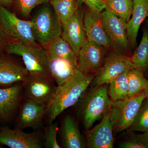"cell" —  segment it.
Returning a JSON list of instances; mask_svg holds the SVG:
<instances>
[{"instance_id": "26", "label": "cell", "mask_w": 148, "mask_h": 148, "mask_svg": "<svg viewBox=\"0 0 148 148\" xmlns=\"http://www.w3.org/2000/svg\"><path fill=\"white\" fill-rule=\"evenodd\" d=\"M106 9L128 22L132 15L133 0H106Z\"/></svg>"}, {"instance_id": "12", "label": "cell", "mask_w": 148, "mask_h": 148, "mask_svg": "<svg viewBox=\"0 0 148 148\" xmlns=\"http://www.w3.org/2000/svg\"><path fill=\"white\" fill-rule=\"evenodd\" d=\"M61 37L71 46L78 56L86 39L84 24V9L79 7L77 12L62 25Z\"/></svg>"}, {"instance_id": "28", "label": "cell", "mask_w": 148, "mask_h": 148, "mask_svg": "<svg viewBox=\"0 0 148 148\" xmlns=\"http://www.w3.org/2000/svg\"><path fill=\"white\" fill-rule=\"evenodd\" d=\"M127 132H148V98L143 101L135 120Z\"/></svg>"}, {"instance_id": "6", "label": "cell", "mask_w": 148, "mask_h": 148, "mask_svg": "<svg viewBox=\"0 0 148 148\" xmlns=\"http://www.w3.org/2000/svg\"><path fill=\"white\" fill-rule=\"evenodd\" d=\"M0 28L4 34L14 41L32 46H40L33 34L31 21L20 19L2 5H0Z\"/></svg>"}, {"instance_id": "11", "label": "cell", "mask_w": 148, "mask_h": 148, "mask_svg": "<svg viewBox=\"0 0 148 148\" xmlns=\"http://www.w3.org/2000/svg\"><path fill=\"white\" fill-rule=\"evenodd\" d=\"M43 135L40 130L27 133L22 129L0 127V144L11 148H41Z\"/></svg>"}, {"instance_id": "35", "label": "cell", "mask_w": 148, "mask_h": 148, "mask_svg": "<svg viewBox=\"0 0 148 148\" xmlns=\"http://www.w3.org/2000/svg\"><path fill=\"white\" fill-rule=\"evenodd\" d=\"M147 74L148 76V71L147 72Z\"/></svg>"}, {"instance_id": "18", "label": "cell", "mask_w": 148, "mask_h": 148, "mask_svg": "<svg viewBox=\"0 0 148 148\" xmlns=\"http://www.w3.org/2000/svg\"><path fill=\"white\" fill-rule=\"evenodd\" d=\"M23 88L22 82L0 88V119H8L13 114L19 105Z\"/></svg>"}, {"instance_id": "21", "label": "cell", "mask_w": 148, "mask_h": 148, "mask_svg": "<svg viewBox=\"0 0 148 148\" xmlns=\"http://www.w3.org/2000/svg\"><path fill=\"white\" fill-rule=\"evenodd\" d=\"M49 67L50 76L57 86L70 79L77 69L69 61L60 58L49 59Z\"/></svg>"}, {"instance_id": "13", "label": "cell", "mask_w": 148, "mask_h": 148, "mask_svg": "<svg viewBox=\"0 0 148 148\" xmlns=\"http://www.w3.org/2000/svg\"><path fill=\"white\" fill-rule=\"evenodd\" d=\"M84 24L88 41L112 50L110 42L103 27L101 13L93 11L86 7L84 9Z\"/></svg>"}, {"instance_id": "33", "label": "cell", "mask_w": 148, "mask_h": 148, "mask_svg": "<svg viewBox=\"0 0 148 148\" xmlns=\"http://www.w3.org/2000/svg\"><path fill=\"white\" fill-rule=\"evenodd\" d=\"M2 32V31L1 30V28H0V42L2 41L4 39V34Z\"/></svg>"}, {"instance_id": "32", "label": "cell", "mask_w": 148, "mask_h": 148, "mask_svg": "<svg viewBox=\"0 0 148 148\" xmlns=\"http://www.w3.org/2000/svg\"><path fill=\"white\" fill-rule=\"evenodd\" d=\"M14 0H0V5L3 6L5 7L10 6L13 3Z\"/></svg>"}, {"instance_id": "36", "label": "cell", "mask_w": 148, "mask_h": 148, "mask_svg": "<svg viewBox=\"0 0 148 148\" xmlns=\"http://www.w3.org/2000/svg\"><path fill=\"white\" fill-rule=\"evenodd\" d=\"M147 25L148 26V21H147Z\"/></svg>"}, {"instance_id": "23", "label": "cell", "mask_w": 148, "mask_h": 148, "mask_svg": "<svg viewBox=\"0 0 148 148\" xmlns=\"http://www.w3.org/2000/svg\"><path fill=\"white\" fill-rule=\"evenodd\" d=\"M49 3L62 25L73 16L79 8L77 0H49Z\"/></svg>"}, {"instance_id": "3", "label": "cell", "mask_w": 148, "mask_h": 148, "mask_svg": "<svg viewBox=\"0 0 148 148\" xmlns=\"http://www.w3.org/2000/svg\"><path fill=\"white\" fill-rule=\"evenodd\" d=\"M5 49L9 54L21 56L29 75L51 78L49 67V59L45 48L13 41L8 44Z\"/></svg>"}, {"instance_id": "27", "label": "cell", "mask_w": 148, "mask_h": 148, "mask_svg": "<svg viewBox=\"0 0 148 148\" xmlns=\"http://www.w3.org/2000/svg\"><path fill=\"white\" fill-rule=\"evenodd\" d=\"M127 135L119 143L121 148H148V132H127Z\"/></svg>"}, {"instance_id": "25", "label": "cell", "mask_w": 148, "mask_h": 148, "mask_svg": "<svg viewBox=\"0 0 148 148\" xmlns=\"http://www.w3.org/2000/svg\"><path fill=\"white\" fill-rule=\"evenodd\" d=\"M127 83L129 97H132L147 87L148 79L144 73L132 67L127 73Z\"/></svg>"}, {"instance_id": "5", "label": "cell", "mask_w": 148, "mask_h": 148, "mask_svg": "<svg viewBox=\"0 0 148 148\" xmlns=\"http://www.w3.org/2000/svg\"><path fill=\"white\" fill-rule=\"evenodd\" d=\"M146 98L142 91L134 97L112 101L108 112L114 132L119 133L130 127Z\"/></svg>"}, {"instance_id": "30", "label": "cell", "mask_w": 148, "mask_h": 148, "mask_svg": "<svg viewBox=\"0 0 148 148\" xmlns=\"http://www.w3.org/2000/svg\"><path fill=\"white\" fill-rule=\"evenodd\" d=\"M16 5L20 13L24 17H28L32 10L40 4H47L49 0H16Z\"/></svg>"}, {"instance_id": "31", "label": "cell", "mask_w": 148, "mask_h": 148, "mask_svg": "<svg viewBox=\"0 0 148 148\" xmlns=\"http://www.w3.org/2000/svg\"><path fill=\"white\" fill-rule=\"evenodd\" d=\"M79 7L84 4L91 10L98 13H101L106 8V0H77Z\"/></svg>"}, {"instance_id": "34", "label": "cell", "mask_w": 148, "mask_h": 148, "mask_svg": "<svg viewBox=\"0 0 148 148\" xmlns=\"http://www.w3.org/2000/svg\"><path fill=\"white\" fill-rule=\"evenodd\" d=\"M143 91L145 93L147 98H148V86L146 88H145Z\"/></svg>"}, {"instance_id": "4", "label": "cell", "mask_w": 148, "mask_h": 148, "mask_svg": "<svg viewBox=\"0 0 148 148\" xmlns=\"http://www.w3.org/2000/svg\"><path fill=\"white\" fill-rule=\"evenodd\" d=\"M47 4L37 11L31 20L35 38L45 48L53 40L61 36L62 32V25L58 16Z\"/></svg>"}, {"instance_id": "16", "label": "cell", "mask_w": 148, "mask_h": 148, "mask_svg": "<svg viewBox=\"0 0 148 148\" xmlns=\"http://www.w3.org/2000/svg\"><path fill=\"white\" fill-rule=\"evenodd\" d=\"M61 137L62 147H87L86 141L82 135L78 125L73 117L68 115L61 123Z\"/></svg>"}, {"instance_id": "29", "label": "cell", "mask_w": 148, "mask_h": 148, "mask_svg": "<svg viewBox=\"0 0 148 148\" xmlns=\"http://www.w3.org/2000/svg\"><path fill=\"white\" fill-rule=\"evenodd\" d=\"M53 122L48 124L46 128L44 134L43 135V146H44L45 148H61L57 139L58 123L57 122Z\"/></svg>"}, {"instance_id": "14", "label": "cell", "mask_w": 148, "mask_h": 148, "mask_svg": "<svg viewBox=\"0 0 148 148\" xmlns=\"http://www.w3.org/2000/svg\"><path fill=\"white\" fill-rule=\"evenodd\" d=\"M113 131V127L108 111L102 118L99 124L90 130H86L88 147L113 148L115 141Z\"/></svg>"}, {"instance_id": "20", "label": "cell", "mask_w": 148, "mask_h": 148, "mask_svg": "<svg viewBox=\"0 0 148 148\" xmlns=\"http://www.w3.org/2000/svg\"><path fill=\"white\" fill-rule=\"evenodd\" d=\"M45 49L49 59H64L77 67V56L71 46L61 36L53 40Z\"/></svg>"}, {"instance_id": "8", "label": "cell", "mask_w": 148, "mask_h": 148, "mask_svg": "<svg viewBox=\"0 0 148 148\" xmlns=\"http://www.w3.org/2000/svg\"><path fill=\"white\" fill-rule=\"evenodd\" d=\"M132 67L130 57L112 52L106 58L103 66L95 74L90 84L92 87L108 85L114 79Z\"/></svg>"}, {"instance_id": "24", "label": "cell", "mask_w": 148, "mask_h": 148, "mask_svg": "<svg viewBox=\"0 0 148 148\" xmlns=\"http://www.w3.org/2000/svg\"><path fill=\"white\" fill-rule=\"evenodd\" d=\"M130 69L126 70L109 83L108 93L112 101L123 100L129 97L127 73Z\"/></svg>"}, {"instance_id": "22", "label": "cell", "mask_w": 148, "mask_h": 148, "mask_svg": "<svg viewBox=\"0 0 148 148\" xmlns=\"http://www.w3.org/2000/svg\"><path fill=\"white\" fill-rule=\"evenodd\" d=\"M133 68L144 73L148 71V29L144 28L140 44L130 57Z\"/></svg>"}, {"instance_id": "9", "label": "cell", "mask_w": 148, "mask_h": 148, "mask_svg": "<svg viewBox=\"0 0 148 148\" xmlns=\"http://www.w3.org/2000/svg\"><path fill=\"white\" fill-rule=\"evenodd\" d=\"M26 99L46 106L55 92L57 86L50 77L28 75L23 82Z\"/></svg>"}, {"instance_id": "17", "label": "cell", "mask_w": 148, "mask_h": 148, "mask_svg": "<svg viewBox=\"0 0 148 148\" xmlns=\"http://www.w3.org/2000/svg\"><path fill=\"white\" fill-rule=\"evenodd\" d=\"M133 9L131 17L127 23V38L130 47L137 44L138 32L146 18L148 17V0H133Z\"/></svg>"}, {"instance_id": "10", "label": "cell", "mask_w": 148, "mask_h": 148, "mask_svg": "<svg viewBox=\"0 0 148 148\" xmlns=\"http://www.w3.org/2000/svg\"><path fill=\"white\" fill-rule=\"evenodd\" d=\"M106 48L86 40L77 56V68L85 75H94L102 67L106 58Z\"/></svg>"}, {"instance_id": "1", "label": "cell", "mask_w": 148, "mask_h": 148, "mask_svg": "<svg viewBox=\"0 0 148 148\" xmlns=\"http://www.w3.org/2000/svg\"><path fill=\"white\" fill-rule=\"evenodd\" d=\"M95 75H85L77 69L70 79L57 86L46 108L45 117L48 124L53 122L57 116L66 109L76 104Z\"/></svg>"}, {"instance_id": "7", "label": "cell", "mask_w": 148, "mask_h": 148, "mask_svg": "<svg viewBox=\"0 0 148 148\" xmlns=\"http://www.w3.org/2000/svg\"><path fill=\"white\" fill-rule=\"evenodd\" d=\"M101 16L113 52L131 57V47L127 36V22L106 9L101 12Z\"/></svg>"}, {"instance_id": "15", "label": "cell", "mask_w": 148, "mask_h": 148, "mask_svg": "<svg viewBox=\"0 0 148 148\" xmlns=\"http://www.w3.org/2000/svg\"><path fill=\"white\" fill-rule=\"evenodd\" d=\"M46 106L26 99L20 107L17 121V128L31 127L34 131L42 127Z\"/></svg>"}, {"instance_id": "2", "label": "cell", "mask_w": 148, "mask_h": 148, "mask_svg": "<svg viewBox=\"0 0 148 148\" xmlns=\"http://www.w3.org/2000/svg\"><path fill=\"white\" fill-rule=\"evenodd\" d=\"M92 87L89 91H85L76 103L77 114L86 130L103 117L112 102L108 93V85Z\"/></svg>"}, {"instance_id": "19", "label": "cell", "mask_w": 148, "mask_h": 148, "mask_svg": "<svg viewBox=\"0 0 148 148\" xmlns=\"http://www.w3.org/2000/svg\"><path fill=\"white\" fill-rule=\"evenodd\" d=\"M29 75L25 67L6 58H0V85L23 82Z\"/></svg>"}]
</instances>
